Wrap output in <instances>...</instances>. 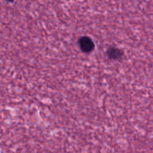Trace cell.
<instances>
[{
  "label": "cell",
  "instance_id": "7a4b0ae2",
  "mask_svg": "<svg viewBox=\"0 0 153 153\" xmlns=\"http://www.w3.org/2000/svg\"><path fill=\"white\" fill-rule=\"evenodd\" d=\"M108 56L112 60H120L123 56V52L120 49L115 47H111L108 50Z\"/></svg>",
  "mask_w": 153,
  "mask_h": 153
},
{
  "label": "cell",
  "instance_id": "3957f363",
  "mask_svg": "<svg viewBox=\"0 0 153 153\" xmlns=\"http://www.w3.org/2000/svg\"><path fill=\"white\" fill-rule=\"evenodd\" d=\"M6 1H10V2H13V0H6Z\"/></svg>",
  "mask_w": 153,
  "mask_h": 153
},
{
  "label": "cell",
  "instance_id": "6da1fadb",
  "mask_svg": "<svg viewBox=\"0 0 153 153\" xmlns=\"http://www.w3.org/2000/svg\"><path fill=\"white\" fill-rule=\"evenodd\" d=\"M79 44L81 49L86 53L91 52L94 49V41L91 40V38H90L89 37H87V36L82 37L79 39Z\"/></svg>",
  "mask_w": 153,
  "mask_h": 153
}]
</instances>
